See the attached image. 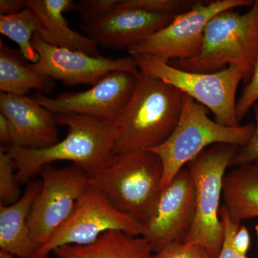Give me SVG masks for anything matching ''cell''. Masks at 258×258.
Here are the masks:
<instances>
[{"label": "cell", "instance_id": "obj_7", "mask_svg": "<svg viewBox=\"0 0 258 258\" xmlns=\"http://www.w3.org/2000/svg\"><path fill=\"white\" fill-rule=\"evenodd\" d=\"M142 74L161 80L203 105L217 123L240 126L236 114V94L243 75L235 66L215 73L185 71L148 55L133 56Z\"/></svg>", "mask_w": 258, "mask_h": 258}, {"label": "cell", "instance_id": "obj_24", "mask_svg": "<svg viewBox=\"0 0 258 258\" xmlns=\"http://www.w3.org/2000/svg\"><path fill=\"white\" fill-rule=\"evenodd\" d=\"M118 3L119 0H81L77 3V10L83 25H89L113 11Z\"/></svg>", "mask_w": 258, "mask_h": 258}, {"label": "cell", "instance_id": "obj_22", "mask_svg": "<svg viewBox=\"0 0 258 258\" xmlns=\"http://www.w3.org/2000/svg\"><path fill=\"white\" fill-rule=\"evenodd\" d=\"M13 158L1 147L0 150V201L3 205L14 203L22 196Z\"/></svg>", "mask_w": 258, "mask_h": 258}, {"label": "cell", "instance_id": "obj_31", "mask_svg": "<svg viewBox=\"0 0 258 258\" xmlns=\"http://www.w3.org/2000/svg\"><path fill=\"white\" fill-rule=\"evenodd\" d=\"M27 8V0H1L0 15H12Z\"/></svg>", "mask_w": 258, "mask_h": 258}, {"label": "cell", "instance_id": "obj_8", "mask_svg": "<svg viewBox=\"0 0 258 258\" xmlns=\"http://www.w3.org/2000/svg\"><path fill=\"white\" fill-rule=\"evenodd\" d=\"M253 3L252 0L199 1L192 9L176 15L169 25L129 49L128 53L132 57L153 56L166 63L194 58L201 50L205 29L214 16L225 10L252 7Z\"/></svg>", "mask_w": 258, "mask_h": 258}, {"label": "cell", "instance_id": "obj_30", "mask_svg": "<svg viewBox=\"0 0 258 258\" xmlns=\"http://www.w3.org/2000/svg\"><path fill=\"white\" fill-rule=\"evenodd\" d=\"M0 141L3 147L14 145V132L9 120L0 113Z\"/></svg>", "mask_w": 258, "mask_h": 258}, {"label": "cell", "instance_id": "obj_12", "mask_svg": "<svg viewBox=\"0 0 258 258\" xmlns=\"http://www.w3.org/2000/svg\"><path fill=\"white\" fill-rule=\"evenodd\" d=\"M139 73L112 71L86 91L56 98L37 93L32 98L55 115L74 113L115 123L133 94Z\"/></svg>", "mask_w": 258, "mask_h": 258}, {"label": "cell", "instance_id": "obj_3", "mask_svg": "<svg viewBox=\"0 0 258 258\" xmlns=\"http://www.w3.org/2000/svg\"><path fill=\"white\" fill-rule=\"evenodd\" d=\"M258 56V0L244 14L221 12L209 21L200 53L194 58L169 62L183 71L215 73L235 66L248 83Z\"/></svg>", "mask_w": 258, "mask_h": 258}, {"label": "cell", "instance_id": "obj_10", "mask_svg": "<svg viewBox=\"0 0 258 258\" xmlns=\"http://www.w3.org/2000/svg\"><path fill=\"white\" fill-rule=\"evenodd\" d=\"M111 230L142 236L143 226L113 208L99 190L89 185L69 220L39 249L34 258H47L62 246L87 245Z\"/></svg>", "mask_w": 258, "mask_h": 258}, {"label": "cell", "instance_id": "obj_17", "mask_svg": "<svg viewBox=\"0 0 258 258\" xmlns=\"http://www.w3.org/2000/svg\"><path fill=\"white\" fill-rule=\"evenodd\" d=\"M27 8L40 19L45 30L40 34L43 41L57 47L81 51L91 56H100L98 45L91 38L70 28L64 13L77 10L71 0H27Z\"/></svg>", "mask_w": 258, "mask_h": 258}, {"label": "cell", "instance_id": "obj_28", "mask_svg": "<svg viewBox=\"0 0 258 258\" xmlns=\"http://www.w3.org/2000/svg\"><path fill=\"white\" fill-rule=\"evenodd\" d=\"M255 113V128L248 143L239 148L230 161V166L236 167L258 160V105L254 106Z\"/></svg>", "mask_w": 258, "mask_h": 258}, {"label": "cell", "instance_id": "obj_21", "mask_svg": "<svg viewBox=\"0 0 258 258\" xmlns=\"http://www.w3.org/2000/svg\"><path fill=\"white\" fill-rule=\"evenodd\" d=\"M44 30L40 19L28 8L17 14L0 15V33L17 43L23 58L32 63L39 60L32 38L35 33L42 34Z\"/></svg>", "mask_w": 258, "mask_h": 258}, {"label": "cell", "instance_id": "obj_18", "mask_svg": "<svg viewBox=\"0 0 258 258\" xmlns=\"http://www.w3.org/2000/svg\"><path fill=\"white\" fill-rule=\"evenodd\" d=\"M57 258H153L154 252L142 236L111 230L87 245H66L53 252Z\"/></svg>", "mask_w": 258, "mask_h": 258}, {"label": "cell", "instance_id": "obj_32", "mask_svg": "<svg viewBox=\"0 0 258 258\" xmlns=\"http://www.w3.org/2000/svg\"><path fill=\"white\" fill-rule=\"evenodd\" d=\"M0 258H19L15 257V256L12 255L8 252H4V251L0 250Z\"/></svg>", "mask_w": 258, "mask_h": 258}, {"label": "cell", "instance_id": "obj_15", "mask_svg": "<svg viewBox=\"0 0 258 258\" xmlns=\"http://www.w3.org/2000/svg\"><path fill=\"white\" fill-rule=\"evenodd\" d=\"M0 111L13 127V146L41 149L60 141L55 115L32 98L1 92Z\"/></svg>", "mask_w": 258, "mask_h": 258}, {"label": "cell", "instance_id": "obj_2", "mask_svg": "<svg viewBox=\"0 0 258 258\" xmlns=\"http://www.w3.org/2000/svg\"><path fill=\"white\" fill-rule=\"evenodd\" d=\"M183 93L139 71L133 94L115 122L113 154L149 150L169 138L179 121Z\"/></svg>", "mask_w": 258, "mask_h": 258}, {"label": "cell", "instance_id": "obj_14", "mask_svg": "<svg viewBox=\"0 0 258 258\" xmlns=\"http://www.w3.org/2000/svg\"><path fill=\"white\" fill-rule=\"evenodd\" d=\"M174 17L151 13L119 0L111 13L81 28L86 36L100 46L113 50H128L169 25Z\"/></svg>", "mask_w": 258, "mask_h": 258}, {"label": "cell", "instance_id": "obj_16", "mask_svg": "<svg viewBox=\"0 0 258 258\" xmlns=\"http://www.w3.org/2000/svg\"><path fill=\"white\" fill-rule=\"evenodd\" d=\"M41 180L29 181L14 203H0V250L19 258H34L39 247L28 226L30 210L41 189Z\"/></svg>", "mask_w": 258, "mask_h": 258}, {"label": "cell", "instance_id": "obj_33", "mask_svg": "<svg viewBox=\"0 0 258 258\" xmlns=\"http://www.w3.org/2000/svg\"><path fill=\"white\" fill-rule=\"evenodd\" d=\"M255 230H256V233H257V249H258V225L255 226Z\"/></svg>", "mask_w": 258, "mask_h": 258}, {"label": "cell", "instance_id": "obj_6", "mask_svg": "<svg viewBox=\"0 0 258 258\" xmlns=\"http://www.w3.org/2000/svg\"><path fill=\"white\" fill-rule=\"evenodd\" d=\"M239 148L230 144H214L186 166L195 184V216L183 242L203 246L214 258L221 251L225 235L220 216L224 177Z\"/></svg>", "mask_w": 258, "mask_h": 258}, {"label": "cell", "instance_id": "obj_5", "mask_svg": "<svg viewBox=\"0 0 258 258\" xmlns=\"http://www.w3.org/2000/svg\"><path fill=\"white\" fill-rule=\"evenodd\" d=\"M208 108L183 94L179 121L164 143L149 149L160 158L163 164L161 190L176 174L207 148L217 144H230L242 147L248 143L255 124L238 127L222 125L210 119Z\"/></svg>", "mask_w": 258, "mask_h": 258}, {"label": "cell", "instance_id": "obj_1", "mask_svg": "<svg viewBox=\"0 0 258 258\" xmlns=\"http://www.w3.org/2000/svg\"><path fill=\"white\" fill-rule=\"evenodd\" d=\"M55 117L59 125L68 126V132L54 145L41 149L2 146L15 161L20 184L32 181L42 168L58 161H70L91 176L113 157L117 134L115 123L74 113Z\"/></svg>", "mask_w": 258, "mask_h": 258}, {"label": "cell", "instance_id": "obj_9", "mask_svg": "<svg viewBox=\"0 0 258 258\" xmlns=\"http://www.w3.org/2000/svg\"><path fill=\"white\" fill-rule=\"evenodd\" d=\"M39 175L41 189L30 210L28 226L40 249L72 215L78 200L89 186V176L73 164L63 168L45 166Z\"/></svg>", "mask_w": 258, "mask_h": 258}, {"label": "cell", "instance_id": "obj_27", "mask_svg": "<svg viewBox=\"0 0 258 258\" xmlns=\"http://www.w3.org/2000/svg\"><path fill=\"white\" fill-rule=\"evenodd\" d=\"M220 216L223 223L225 235L221 251L217 258H248L247 256L241 255L236 252L232 247V239L240 228V224L232 220L228 212L223 206L220 209Z\"/></svg>", "mask_w": 258, "mask_h": 258}, {"label": "cell", "instance_id": "obj_20", "mask_svg": "<svg viewBox=\"0 0 258 258\" xmlns=\"http://www.w3.org/2000/svg\"><path fill=\"white\" fill-rule=\"evenodd\" d=\"M20 51L12 50L0 42V90L2 92L26 96L30 90L49 93L54 80L32 70L21 60Z\"/></svg>", "mask_w": 258, "mask_h": 258}, {"label": "cell", "instance_id": "obj_23", "mask_svg": "<svg viewBox=\"0 0 258 258\" xmlns=\"http://www.w3.org/2000/svg\"><path fill=\"white\" fill-rule=\"evenodd\" d=\"M125 4L161 14L179 15L192 9L199 1L193 0H123Z\"/></svg>", "mask_w": 258, "mask_h": 258}, {"label": "cell", "instance_id": "obj_34", "mask_svg": "<svg viewBox=\"0 0 258 258\" xmlns=\"http://www.w3.org/2000/svg\"><path fill=\"white\" fill-rule=\"evenodd\" d=\"M54 258H57V257H54Z\"/></svg>", "mask_w": 258, "mask_h": 258}, {"label": "cell", "instance_id": "obj_13", "mask_svg": "<svg viewBox=\"0 0 258 258\" xmlns=\"http://www.w3.org/2000/svg\"><path fill=\"white\" fill-rule=\"evenodd\" d=\"M32 46L39 55L36 63L28 64L36 72L62 81L67 86L86 84L94 86L106 75L115 71H125L138 74V66L133 57L111 58L91 56L69 49L49 45L35 33Z\"/></svg>", "mask_w": 258, "mask_h": 258}, {"label": "cell", "instance_id": "obj_11", "mask_svg": "<svg viewBox=\"0 0 258 258\" xmlns=\"http://www.w3.org/2000/svg\"><path fill=\"white\" fill-rule=\"evenodd\" d=\"M195 216V184L185 166L159 193L142 237L157 253L173 242H183Z\"/></svg>", "mask_w": 258, "mask_h": 258}, {"label": "cell", "instance_id": "obj_29", "mask_svg": "<svg viewBox=\"0 0 258 258\" xmlns=\"http://www.w3.org/2000/svg\"><path fill=\"white\" fill-rule=\"evenodd\" d=\"M250 245L249 231L245 226H240L232 239V247L241 255L247 256Z\"/></svg>", "mask_w": 258, "mask_h": 258}, {"label": "cell", "instance_id": "obj_19", "mask_svg": "<svg viewBox=\"0 0 258 258\" xmlns=\"http://www.w3.org/2000/svg\"><path fill=\"white\" fill-rule=\"evenodd\" d=\"M223 207L237 223L258 217V160L234 167L223 180Z\"/></svg>", "mask_w": 258, "mask_h": 258}, {"label": "cell", "instance_id": "obj_25", "mask_svg": "<svg viewBox=\"0 0 258 258\" xmlns=\"http://www.w3.org/2000/svg\"><path fill=\"white\" fill-rule=\"evenodd\" d=\"M153 258H214L208 249L198 244L184 242H173Z\"/></svg>", "mask_w": 258, "mask_h": 258}, {"label": "cell", "instance_id": "obj_26", "mask_svg": "<svg viewBox=\"0 0 258 258\" xmlns=\"http://www.w3.org/2000/svg\"><path fill=\"white\" fill-rule=\"evenodd\" d=\"M258 101V56L252 74L248 83L244 86L240 98L236 103V114L239 123L243 119L249 110Z\"/></svg>", "mask_w": 258, "mask_h": 258}, {"label": "cell", "instance_id": "obj_4", "mask_svg": "<svg viewBox=\"0 0 258 258\" xmlns=\"http://www.w3.org/2000/svg\"><path fill=\"white\" fill-rule=\"evenodd\" d=\"M163 164L149 150L113 154L93 175L89 185L96 188L113 208L141 225L147 223L161 191Z\"/></svg>", "mask_w": 258, "mask_h": 258}]
</instances>
